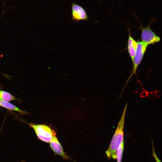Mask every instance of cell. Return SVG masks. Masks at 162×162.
<instances>
[{
  "label": "cell",
  "mask_w": 162,
  "mask_h": 162,
  "mask_svg": "<svg viewBox=\"0 0 162 162\" xmlns=\"http://www.w3.org/2000/svg\"><path fill=\"white\" fill-rule=\"evenodd\" d=\"M137 46V42L133 38L130 28H128V50L129 54L133 62Z\"/></svg>",
  "instance_id": "52a82bcc"
},
{
  "label": "cell",
  "mask_w": 162,
  "mask_h": 162,
  "mask_svg": "<svg viewBox=\"0 0 162 162\" xmlns=\"http://www.w3.org/2000/svg\"><path fill=\"white\" fill-rule=\"evenodd\" d=\"M2 88V86L0 84V90Z\"/></svg>",
  "instance_id": "7c38bea8"
},
{
  "label": "cell",
  "mask_w": 162,
  "mask_h": 162,
  "mask_svg": "<svg viewBox=\"0 0 162 162\" xmlns=\"http://www.w3.org/2000/svg\"><path fill=\"white\" fill-rule=\"evenodd\" d=\"M21 162H25L24 161H21Z\"/></svg>",
  "instance_id": "4fadbf2b"
},
{
  "label": "cell",
  "mask_w": 162,
  "mask_h": 162,
  "mask_svg": "<svg viewBox=\"0 0 162 162\" xmlns=\"http://www.w3.org/2000/svg\"><path fill=\"white\" fill-rule=\"evenodd\" d=\"M124 141H123L118 146L116 153L117 162H122L124 150Z\"/></svg>",
  "instance_id": "30bf717a"
},
{
  "label": "cell",
  "mask_w": 162,
  "mask_h": 162,
  "mask_svg": "<svg viewBox=\"0 0 162 162\" xmlns=\"http://www.w3.org/2000/svg\"><path fill=\"white\" fill-rule=\"evenodd\" d=\"M152 156L154 157L156 162H161L159 159L158 156H157L154 150V144L153 140H152Z\"/></svg>",
  "instance_id": "8fae6325"
},
{
  "label": "cell",
  "mask_w": 162,
  "mask_h": 162,
  "mask_svg": "<svg viewBox=\"0 0 162 162\" xmlns=\"http://www.w3.org/2000/svg\"><path fill=\"white\" fill-rule=\"evenodd\" d=\"M0 106L10 110L16 111L21 116L29 114L26 111L22 110L11 103L1 100H0Z\"/></svg>",
  "instance_id": "ba28073f"
},
{
  "label": "cell",
  "mask_w": 162,
  "mask_h": 162,
  "mask_svg": "<svg viewBox=\"0 0 162 162\" xmlns=\"http://www.w3.org/2000/svg\"><path fill=\"white\" fill-rule=\"evenodd\" d=\"M50 143V148L56 154L62 156L64 159H69V158L65 154L62 146L56 136L53 137Z\"/></svg>",
  "instance_id": "8992f818"
},
{
  "label": "cell",
  "mask_w": 162,
  "mask_h": 162,
  "mask_svg": "<svg viewBox=\"0 0 162 162\" xmlns=\"http://www.w3.org/2000/svg\"><path fill=\"white\" fill-rule=\"evenodd\" d=\"M30 127L33 129L38 138L41 141L49 143L56 133L49 126L44 124L33 123H28Z\"/></svg>",
  "instance_id": "7a4b0ae2"
},
{
  "label": "cell",
  "mask_w": 162,
  "mask_h": 162,
  "mask_svg": "<svg viewBox=\"0 0 162 162\" xmlns=\"http://www.w3.org/2000/svg\"><path fill=\"white\" fill-rule=\"evenodd\" d=\"M150 24L144 27L141 24L138 28L141 31V41L148 46L154 44L160 41V39L151 29Z\"/></svg>",
  "instance_id": "277c9868"
},
{
  "label": "cell",
  "mask_w": 162,
  "mask_h": 162,
  "mask_svg": "<svg viewBox=\"0 0 162 162\" xmlns=\"http://www.w3.org/2000/svg\"><path fill=\"white\" fill-rule=\"evenodd\" d=\"M127 106V104L124 106L121 117L118 124L109 146L105 152L107 157L109 159H116L118 148L119 145L124 141V128Z\"/></svg>",
  "instance_id": "6da1fadb"
},
{
  "label": "cell",
  "mask_w": 162,
  "mask_h": 162,
  "mask_svg": "<svg viewBox=\"0 0 162 162\" xmlns=\"http://www.w3.org/2000/svg\"><path fill=\"white\" fill-rule=\"evenodd\" d=\"M72 20L73 21H87L89 17L84 8L80 5L73 3L71 4Z\"/></svg>",
  "instance_id": "5b68a950"
},
{
  "label": "cell",
  "mask_w": 162,
  "mask_h": 162,
  "mask_svg": "<svg viewBox=\"0 0 162 162\" xmlns=\"http://www.w3.org/2000/svg\"><path fill=\"white\" fill-rule=\"evenodd\" d=\"M0 100L8 102L13 100H18L17 99L10 93L1 90H0Z\"/></svg>",
  "instance_id": "9c48e42d"
},
{
  "label": "cell",
  "mask_w": 162,
  "mask_h": 162,
  "mask_svg": "<svg viewBox=\"0 0 162 162\" xmlns=\"http://www.w3.org/2000/svg\"><path fill=\"white\" fill-rule=\"evenodd\" d=\"M148 45L141 41L137 42V46L133 61V70L131 74L128 78L124 88H125L132 77L136 75L138 67L141 63L143 58Z\"/></svg>",
  "instance_id": "3957f363"
}]
</instances>
